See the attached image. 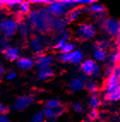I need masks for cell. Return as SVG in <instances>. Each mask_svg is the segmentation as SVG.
I'll return each mask as SVG.
<instances>
[{
    "label": "cell",
    "mask_w": 120,
    "mask_h": 122,
    "mask_svg": "<svg viewBox=\"0 0 120 122\" xmlns=\"http://www.w3.org/2000/svg\"><path fill=\"white\" fill-rule=\"evenodd\" d=\"M54 20L53 15L49 11L48 8H41L39 10H33L29 15V22L30 24L41 32H46L53 28Z\"/></svg>",
    "instance_id": "6da1fadb"
},
{
    "label": "cell",
    "mask_w": 120,
    "mask_h": 122,
    "mask_svg": "<svg viewBox=\"0 0 120 122\" xmlns=\"http://www.w3.org/2000/svg\"><path fill=\"white\" fill-rule=\"evenodd\" d=\"M120 88V65H116L113 71L106 78L105 93L108 95Z\"/></svg>",
    "instance_id": "7a4b0ae2"
},
{
    "label": "cell",
    "mask_w": 120,
    "mask_h": 122,
    "mask_svg": "<svg viewBox=\"0 0 120 122\" xmlns=\"http://www.w3.org/2000/svg\"><path fill=\"white\" fill-rule=\"evenodd\" d=\"M19 28V23L14 18H5L0 21V31L6 38L11 37Z\"/></svg>",
    "instance_id": "3957f363"
},
{
    "label": "cell",
    "mask_w": 120,
    "mask_h": 122,
    "mask_svg": "<svg viewBox=\"0 0 120 122\" xmlns=\"http://www.w3.org/2000/svg\"><path fill=\"white\" fill-rule=\"evenodd\" d=\"M96 28L94 25L90 23H81L77 28V37L82 41L92 40L96 35Z\"/></svg>",
    "instance_id": "277c9868"
},
{
    "label": "cell",
    "mask_w": 120,
    "mask_h": 122,
    "mask_svg": "<svg viewBox=\"0 0 120 122\" xmlns=\"http://www.w3.org/2000/svg\"><path fill=\"white\" fill-rule=\"evenodd\" d=\"M81 71L87 76H92L94 77L99 76L101 73V67L96 64L94 59H87L83 60L81 64Z\"/></svg>",
    "instance_id": "5b68a950"
},
{
    "label": "cell",
    "mask_w": 120,
    "mask_h": 122,
    "mask_svg": "<svg viewBox=\"0 0 120 122\" xmlns=\"http://www.w3.org/2000/svg\"><path fill=\"white\" fill-rule=\"evenodd\" d=\"M102 28L111 36L118 37L120 35V21L115 18H106L102 22Z\"/></svg>",
    "instance_id": "8992f818"
},
{
    "label": "cell",
    "mask_w": 120,
    "mask_h": 122,
    "mask_svg": "<svg viewBox=\"0 0 120 122\" xmlns=\"http://www.w3.org/2000/svg\"><path fill=\"white\" fill-rule=\"evenodd\" d=\"M83 57V52L81 50H75L70 53H61L58 56V59L63 63H71L77 65L82 63Z\"/></svg>",
    "instance_id": "52a82bcc"
},
{
    "label": "cell",
    "mask_w": 120,
    "mask_h": 122,
    "mask_svg": "<svg viewBox=\"0 0 120 122\" xmlns=\"http://www.w3.org/2000/svg\"><path fill=\"white\" fill-rule=\"evenodd\" d=\"M47 8L51 13L58 17H60L64 14L67 15V13L70 11V10L63 4V1H52L48 5Z\"/></svg>",
    "instance_id": "ba28073f"
},
{
    "label": "cell",
    "mask_w": 120,
    "mask_h": 122,
    "mask_svg": "<svg viewBox=\"0 0 120 122\" xmlns=\"http://www.w3.org/2000/svg\"><path fill=\"white\" fill-rule=\"evenodd\" d=\"M34 102V98L32 95H26L18 97L14 103V108L17 111H22L24 109L28 108L33 104Z\"/></svg>",
    "instance_id": "9c48e42d"
},
{
    "label": "cell",
    "mask_w": 120,
    "mask_h": 122,
    "mask_svg": "<svg viewBox=\"0 0 120 122\" xmlns=\"http://www.w3.org/2000/svg\"><path fill=\"white\" fill-rule=\"evenodd\" d=\"M53 63V57L52 55L48 54H42L38 56L35 61V66L38 70H44V69H47L51 68V66Z\"/></svg>",
    "instance_id": "30bf717a"
},
{
    "label": "cell",
    "mask_w": 120,
    "mask_h": 122,
    "mask_svg": "<svg viewBox=\"0 0 120 122\" xmlns=\"http://www.w3.org/2000/svg\"><path fill=\"white\" fill-rule=\"evenodd\" d=\"M64 112V107L61 106V107H58L56 109H51V108H45L44 109V115L47 119L48 120H53L55 119H57L58 117L63 114Z\"/></svg>",
    "instance_id": "8fae6325"
},
{
    "label": "cell",
    "mask_w": 120,
    "mask_h": 122,
    "mask_svg": "<svg viewBox=\"0 0 120 122\" xmlns=\"http://www.w3.org/2000/svg\"><path fill=\"white\" fill-rule=\"evenodd\" d=\"M86 83L84 78L75 77V78H72L70 80V84H69V89L71 92H78L84 89Z\"/></svg>",
    "instance_id": "7c38bea8"
},
{
    "label": "cell",
    "mask_w": 120,
    "mask_h": 122,
    "mask_svg": "<svg viewBox=\"0 0 120 122\" xmlns=\"http://www.w3.org/2000/svg\"><path fill=\"white\" fill-rule=\"evenodd\" d=\"M93 55H94V59L96 61H99V62L105 61L107 59V53L106 51V48L100 46L98 43H96L94 45Z\"/></svg>",
    "instance_id": "4fadbf2b"
},
{
    "label": "cell",
    "mask_w": 120,
    "mask_h": 122,
    "mask_svg": "<svg viewBox=\"0 0 120 122\" xmlns=\"http://www.w3.org/2000/svg\"><path fill=\"white\" fill-rule=\"evenodd\" d=\"M83 11H84V8L82 6L76 7L74 9L70 10L66 15V21L68 22H73L77 21L82 15Z\"/></svg>",
    "instance_id": "5bb4252c"
},
{
    "label": "cell",
    "mask_w": 120,
    "mask_h": 122,
    "mask_svg": "<svg viewBox=\"0 0 120 122\" xmlns=\"http://www.w3.org/2000/svg\"><path fill=\"white\" fill-rule=\"evenodd\" d=\"M4 55L8 60L17 61L20 59V51L17 47L15 46H9L4 52Z\"/></svg>",
    "instance_id": "9a60e30c"
},
{
    "label": "cell",
    "mask_w": 120,
    "mask_h": 122,
    "mask_svg": "<svg viewBox=\"0 0 120 122\" xmlns=\"http://www.w3.org/2000/svg\"><path fill=\"white\" fill-rule=\"evenodd\" d=\"M35 65V62L30 58L28 57H23V58H20L17 60V66L18 68L22 69L24 71L30 70L34 67Z\"/></svg>",
    "instance_id": "2e32d148"
},
{
    "label": "cell",
    "mask_w": 120,
    "mask_h": 122,
    "mask_svg": "<svg viewBox=\"0 0 120 122\" xmlns=\"http://www.w3.org/2000/svg\"><path fill=\"white\" fill-rule=\"evenodd\" d=\"M88 10L91 13H94L100 16H104V15L106 14V8L99 3H94L88 5Z\"/></svg>",
    "instance_id": "e0dca14e"
},
{
    "label": "cell",
    "mask_w": 120,
    "mask_h": 122,
    "mask_svg": "<svg viewBox=\"0 0 120 122\" xmlns=\"http://www.w3.org/2000/svg\"><path fill=\"white\" fill-rule=\"evenodd\" d=\"M30 46L31 49L34 52L35 54H37L38 56L42 55V52H43V46H42L41 41H39L38 38H33L30 41Z\"/></svg>",
    "instance_id": "ac0fdd59"
},
{
    "label": "cell",
    "mask_w": 120,
    "mask_h": 122,
    "mask_svg": "<svg viewBox=\"0 0 120 122\" xmlns=\"http://www.w3.org/2000/svg\"><path fill=\"white\" fill-rule=\"evenodd\" d=\"M69 37H70V34L67 31H64L63 33L60 34V37L58 38V40L56 44H55V48L58 49V50H61L62 48L63 47V46L69 42L68 41Z\"/></svg>",
    "instance_id": "d6986e66"
},
{
    "label": "cell",
    "mask_w": 120,
    "mask_h": 122,
    "mask_svg": "<svg viewBox=\"0 0 120 122\" xmlns=\"http://www.w3.org/2000/svg\"><path fill=\"white\" fill-rule=\"evenodd\" d=\"M66 24H67V21L62 18H57L54 20L53 24V28L54 30L58 31L59 33H63L64 29H65Z\"/></svg>",
    "instance_id": "ffe728a7"
},
{
    "label": "cell",
    "mask_w": 120,
    "mask_h": 122,
    "mask_svg": "<svg viewBox=\"0 0 120 122\" xmlns=\"http://www.w3.org/2000/svg\"><path fill=\"white\" fill-rule=\"evenodd\" d=\"M54 75V71L52 68H47V69H44L38 71V78L39 80H47L53 77Z\"/></svg>",
    "instance_id": "44dd1931"
},
{
    "label": "cell",
    "mask_w": 120,
    "mask_h": 122,
    "mask_svg": "<svg viewBox=\"0 0 120 122\" xmlns=\"http://www.w3.org/2000/svg\"><path fill=\"white\" fill-rule=\"evenodd\" d=\"M17 10L21 15H29L31 12L30 3L22 1L17 6Z\"/></svg>",
    "instance_id": "7402d4cb"
},
{
    "label": "cell",
    "mask_w": 120,
    "mask_h": 122,
    "mask_svg": "<svg viewBox=\"0 0 120 122\" xmlns=\"http://www.w3.org/2000/svg\"><path fill=\"white\" fill-rule=\"evenodd\" d=\"M106 100L108 102H118L120 100V88L110 94L106 95Z\"/></svg>",
    "instance_id": "603a6c76"
},
{
    "label": "cell",
    "mask_w": 120,
    "mask_h": 122,
    "mask_svg": "<svg viewBox=\"0 0 120 122\" xmlns=\"http://www.w3.org/2000/svg\"><path fill=\"white\" fill-rule=\"evenodd\" d=\"M101 105V100L99 98L97 94H92L89 99V106L91 109H97L99 106Z\"/></svg>",
    "instance_id": "cb8c5ba5"
},
{
    "label": "cell",
    "mask_w": 120,
    "mask_h": 122,
    "mask_svg": "<svg viewBox=\"0 0 120 122\" xmlns=\"http://www.w3.org/2000/svg\"><path fill=\"white\" fill-rule=\"evenodd\" d=\"M61 102L58 99H51V100L47 101V102L46 104V108H51V109H56L58 107H61Z\"/></svg>",
    "instance_id": "d4e9b609"
},
{
    "label": "cell",
    "mask_w": 120,
    "mask_h": 122,
    "mask_svg": "<svg viewBox=\"0 0 120 122\" xmlns=\"http://www.w3.org/2000/svg\"><path fill=\"white\" fill-rule=\"evenodd\" d=\"M46 120V117L44 115L43 111H38L32 116L30 122H44Z\"/></svg>",
    "instance_id": "484cf974"
},
{
    "label": "cell",
    "mask_w": 120,
    "mask_h": 122,
    "mask_svg": "<svg viewBox=\"0 0 120 122\" xmlns=\"http://www.w3.org/2000/svg\"><path fill=\"white\" fill-rule=\"evenodd\" d=\"M86 88L90 93L92 94H96V92L98 90V85L96 84V83L94 81L90 80L86 83Z\"/></svg>",
    "instance_id": "4316f807"
},
{
    "label": "cell",
    "mask_w": 120,
    "mask_h": 122,
    "mask_svg": "<svg viewBox=\"0 0 120 122\" xmlns=\"http://www.w3.org/2000/svg\"><path fill=\"white\" fill-rule=\"evenodd\" d=\"M75 50H76V47H75L74 44L68 42L63 46V47L60 51H61V53H70V52H74Z\"/></svg>",
    "instance_id": "83f0119b"
},
{
    "label": "cell",
    "mask_w": 120,
    "mask_h": 122,
    "mask_svg": "<svg viewBox=\"0 0 120 122\" xmlns=\"http://www.w3.org/2000/svg\"><path fill=\"white\" fill-rule=\"evenodd\" d=\"M108 59H109V62L111 65H116L117 63H118V62L120 61L119 53H118V52H112V53L110 55L109 58H108Z\"/></svg>",
    "instance_id": "f1b7e54d"
},
{
    "label": "cell",
    "mask_w": 120,
    "mask_h": 122,
    "mask_svg": "<svg viewBox=\"0 0 120 122\" xmlns=\"http://www.w3.org/2000/svg\"><path fill=\"white\" fill-rule=\"evenodd\" d=\"M20 33L21 35H23V36H26L29 34V27L27 23H22L21 25H19V28Z\"/></svg>",
    "instance_id": "f546056e"
},
{
    "label": "cell",
    "mask_w": 120,
    "mask_h": 122,
    "mask_svg": "<svg viewBox=\"0 0 120 122\" xmlns=\"http://www.w3.org/2000/svg\"><path fill=\"white\" fill-rule=\"evenodd\" d=\"M22 1H17V0H6L5 1V5L9 8H14L15 6H18Z\"/></svg>",
    "instance_id": "4dcf8cb0"
},
{
    "label": "cell",
    "mask_w": 120,
    "mask_h": 122,
    "mask_svg": "<svg viewBox=\"0 0 120 122\" xmlns=\"http://www.w3.org/2000/svg\"><path fill=\"white\" fill-rule=\"evenodd\" d=\"M89 119L92 120H95L100 117V113L98 112L97 109H91V111L89 112Z\"/></svg>",
    "instance_id": "1f68e13d"
},
{
    "label": "cell",
    "mask_w": 120,
    "mask_h": 122,
    "mask_svg": "<svg viewBox=\"0 0 120 122\" xmlns=\"http://www.w3.org/2000/svg\"><path fill=\"white\" fill-rule=\"evenodd\" d=\"M72 109L76 113H82L83 111V107L80 102H74L72 104Z\"/></svg>",
    "instance_id": "d6a6232c"
},
{
    "label": "cell",
    "mask_w": 120,
    "mask_h": 122,
    "mask_svg": "<svg viewBox=\"0 0 120 122\" xmlns=\"http://www.w3.org/2000/svg\"><path fill=\"white\" fill-rule=\"evenodd\" d=\"M9 112V107L4 103L0 102V114H5L6 115Z\"/></svg>",
    "instance_id": "836d02e7"
},
{
    "label": "cell",
    "mask_w": 120,
    "mask_h": 122,
    "mask_svg": "<svg viewBox=\"0 0 120 122\" xmlns=\"http://www.w3.org/2000/svg\"><path fill=\"white\" fill-rule=\"evenodd\" d=\"M15 77H16V72L14 71H9L7 73L6 78L8 79V80H10V81L14 80Z\"/></svg>",
    "instance_id": "e575fe53"
},
{
    "label": "cell",
    "mask_w": 120,
    "mask_h": 122,
    "mask_svg": "<svg viewBox=\"0 0 120 122\" xmlns=\"http://www.w3.org/2000/svg\"><path fill=\"white\" fill-rule=\"evenodd\" d=\"M0 122H10L8 116L5 114H0Z\"/></svg>",
    "instance_id": "d590c367"
},
{
    "label": "cell",
    "mask_w": 120,
    "mask_h": 122,
    "mask_svg": "<svg viewBox=\"0 0 120 122\" xmlns=\"http://www.w3.org/2000/svg\"><path fill=\"white\" fill-rule=\"evenodd\" d=\"M5 67H4V66H3L2 64L0 63V76H2L3 75L5 74Z\"/></svg>",
    "instance_id": "8d00e7d4"
},
{
    "label": "cell",
    "mask_w": 120,
    "mask_h": 122,
    "mask_svg": "<svg viewBox=\"0 0 120 122\" xmlns=\"http://www.w3.org/2000/svg\"><path fill=\"white\" fill-rule=\"evenodd\" d=\"M117 43H118V45L120 46V35L117 37Z\"/></svg>",
    "instance_id": "74e56055"
},
{
    "label": "cell",
    "mask_w": 120,
    "mask_h": 122,
    "mask_svg": "<svg viewBox=\"0 0 120 122\" xmlns=\"http://www.w3.org/2000/svg\"><path fill=\"white\" fill-rule=\"evenodd\" d=\"M4 5H5V1H1V0H0V10H1V8H2Z\"/></svg>",
    "instance_id": "f35d334b"
},
{
    "label": "cell",
    "mask_w": 120,
    "mask_h": 122,
    "mask_svg": "<svg viewBox=\"0 0 120 122\" xmlns=\"http://www.w3.org/2000/svg\"><path fill=\"white\" fill-rule=\"evenodd\" d=\"M118 53H119V58H120V50L118 51Z\"/></svg>",
    "instance_id": "ab89813d"
}]
</instances>
